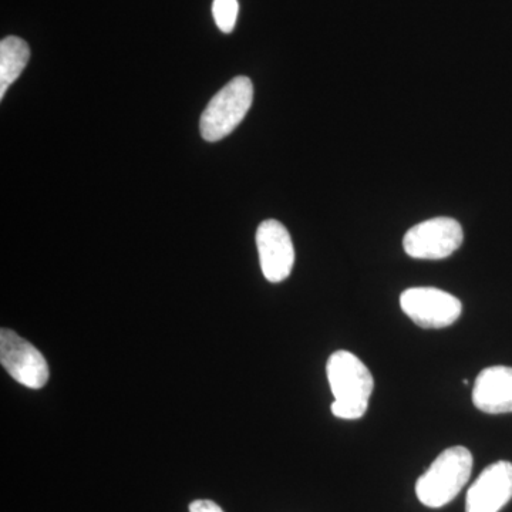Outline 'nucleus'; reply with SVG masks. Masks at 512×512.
Returning <instances> with one entry per match:
<instances>
[{
    "label": "nucleus",
    "mask_w": 512,
    "mask_h": 512,
    "mask_svg": "<svg viewBox=\"0 0 512 512\" xmlns=\"http://www.w3.org/2000/svg\"><path fill=\"white\" fill-rule=\"evenodd\" d=\"M238 0H214L212 3V15L218 29L224 33H231L237 25Z\"/></svg>",
    "instance_id": "nucleus-11"
},
{
    "label": "nucleus",
    "mask_w": 512,
    "mask_h": 512,
    "mask_svg": "<svg viewBox=\"0 0 512 512\" xmlns=\"http://www.w3.org/2000/svg\"><path fill=\"white\" fill-rule=\"evenodd\" d=\"M473 403L483 413H512V367L484 369L474 383Z\"/></svg>",
    "instance_id": "nucleus-9"
},
{
    "label": "nucleus",
    "mask_w": 512,
    "mask_h": 512,
    "mask_svg": "<svg viewBox=\"0 0 512 512\" xmlns=\"http://www.w3.org/2000/svg\"><path fill=\"white\" fill-rule=\"evenodd\" d=\"M326 372L335 397L333 416L343 420L362 419L375 389V380L365 363L348 350H338L329 357Z\"/></svg>",
    "instance_id": "nucleus-1"
},
{
    "label": "nucleus",
    "mask_w": 512,
    "mask_h": 512,
    "mask_svg": "<svg viewBox=\"0 0 512 512\" xmlns=\"http://www.w3.org/2000/svg\"><path fill=\"white\" fill-rule=\"evenodd\" d=\"M400 306L423 329L448 328L463 313L460 299L437 288L407 289L400 296Z\"/></svg>",
    "instance_id": "nucleus-5"
},
{
    "label": "nucleus",
    "mask_w": 512,
    "mask_h": 512,
    "mask_svg": "<svg viewBox=\"0 0 512 512\" xmlns=\"http://www.w3.org/2000/svg\"><path fill=\"white\" fill-rule=\"evenodd\" d=\"M30 59V49L25 40L8 36L0 42V99L10 84L19 79Z\"/></svg>",
    "instance_id": "nucleus-10"
},
{
    "label": "nucleus",
    "mask_w": 512,
    "mask_h": 512,
    "mask_svg": "<svg viewBox=\"0 0 512 512\" xmlns=\"http://www.w3.org/2000/svg\"><path fill=\"white\" fill-rule=\"evenodd\" d=\"M512 498V464L497 461L485 468L471 485L466 512H500Z\"/></svg>",
    "instance_id": "nucleus-8"
},
{
    "label": "nucleus",
    "mask_w": 512,
    "mask_h": 512,
    "mask_svg": "<svg viewBox=\"0 0 512 512\" xmlns=\"http://www.w3.org/2000/svg\"><path fill=\"white\" fill-rule=\"evenodd\" d=\"M254 100V86L245 76L232 79L227 86L212 97L202 113L200 128L202 138L215 143L229 136L247 116Z\"/></svg>",
    "instance_id": "nucleus-3"
},
{
    "label": "nucleus",
    "mask_w": 512,
    "mask_h": 512,
    "mask_svg": "<svg viewBox=\"0 0 512 512\" xmlns=\"http://www.w3.org/2000/svg\"><path fill=\"white\" fill-rule=\"evenodd\" d=\"M190 512H224L220 505L215 504L210 500H197L192 501L190 505Z\"/></svg>",
    "instance_id": "nucleus-12"
},
{
    "label": "nucleus",
    "mask_w": 512,
    "mask_h": 512,
    "mask_svg": "<svg viewBox=\"0 0 512 512\" xmlns=\"http://www.w3.org/2000/svg\"><path fill=\"white\" fill-rule=\"evenodd\" d=\"M256 247L266 281L284 282L295 264V248L285 225L276 220L262 222L256 231Z\"/></svg>",
    "instance_id": "nucleus-7"
},
{
    "label": "nucleus",
    "mask_w": 512,
    "mask_h": 512,
    "mask_svg": "<svg viewBox=\"0 0 512 512\" xmlns=\"http://www.w3.org/2000/svg\"><path fill=\"white\" fill-rule=\"evenodd\" d=\"M0 362L16 382L29 389H42L49 380L45 356L13 330L0 332Z\"/></svg>",
    "instance_id": "nucleus-6"
},
{
    "label": "nucleus",
    "mask_w": 512,
    "mask_h": 512,
    "mask_svg": "<svg viewBox=\"0 0 512 512\" xmlns=\"http://www.w3.org/2000/svg\"><path fill=\"white\" fill-rule=\"evenodd\" d=\"M464 232L460 222L448 217H437L420 222L407 231L403 239L406 254L414 259L448 258L463 245Z\"/></svg>",
    "instance_id": "nucleus-4"
},
{
    "label": "nucleus",
    "mask_w": 512,
    "mask_h": 512,
    "mask_svg": "<svg viewBox=\"0 0 512 512\" xmlns=\"http://www.w3.org/2000/svg\"><path fill=\"white\" fill-rule=\"evenodd\" d=\"M473 464V454L466 447L444 450L417 480L416 495L420 503L429 508L450 504L470 480Z\"/></svg>",
    "instance_id": "nucleus-2"
}]
</instances>
